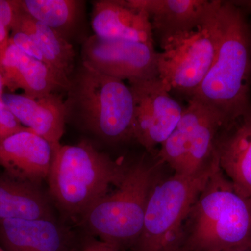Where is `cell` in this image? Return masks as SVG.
<instances>
[{
	"mask_svg": "<svg viewBox=\"0 0 251 251\" xmlns=\"http://www.w3.org/2000/svg\"><path fill=\"white\" fill-rule=\"evenodd\" d=\"M219 16L215 59L191 99L215 113L224 128L251 112V57L246 13L233 1H222Z\"/></svg>",
	"mask_w": 251,
	"mask_h": 251,
	"instance_id": "1",
	"label": "cell"
},
{
	"mask_svg": "<svg viewBox=\"0 0 251 251\" xmlns=\"http://www.w3.org/2000/svg\"><path fill=\"white\" fill-rule=\"evenodd\" d=\"M64 100L66 122L117 143L133 139L135 101L129 85L81 62L69 77Z\"/></svg>",
	"mask_w": 251,
	"mask_h": 251,
	"instance_id": "2",
	"label": "cell"
},
{
	"mask_svg": "<svg viewBox=\"0 0 251 251\" xmlns=\"http://www.w3.org/2000/svg\"><path fill=\"white\" fill-rule=\"evenodd\" d=\"M180 250L223 251L251 241V201L219 168L186 218Z\"/></svg>",
	"mask_w": 251,
	"mask_h": 251,
	"instance_id": "3",
	"label": "cell"
},
{
	"mask_svg": "<svg viewBox=\"0 0 251 251\" xmlns=\"http://www.w3.org/2000/svg\"><path fill=\"white\" fill-rule=\"evenodd\" d=\"M48 182L50 193L64 212L80 217L112 186H118L126 168L100 152L90 142L52 147Z\"/></svg>",
	"mask_w": 251,
	"mask_h": 251,
	"instance_id": "4",
	"label": "cell"
},
{
	"mask_svg": "<svg viewBox=\"0 0 251 251\" xmlns=\"http://www.w3.org/2000/svg\"><path fill=\"white\" fill-rule=\"evenodd\" d=\"M220 168L216 150L211 161L193 175L175 173L154 184L147 204L143 228L134 251H176L181 249L183 226L211 176Z\"/></svg>",
	"mask_w": 251,
	"mask_h": 251,
	"instance_id": "5",
	"label": "cell"
},
{
	"mask_svg": "<svg viewBox=\"0 0 251 251\" xmlns=\"http://www.w3.org/2000/svg\"><path fill=\"white\" fill-rule=\"evenodd\" d=\"M153 171L154 167L144 160L127 168L117 189L81 216L84 227L119 251L133 247L143 230L149 196L155 184Z\"/></svg>",
	"mask_w": 251,
	"mask_h": 251,
	"instance_id": "6",
	"label": "cell"
},
{
	"mask_svg": "<svg viewBox=\"0 0 251 251\" xmlns=\"http://www.w3.org/2000/svg\"><path fill=\"white\" fill-rule=\"evenodd\" d=\"M220 7L197 29L160 41L158 77L170 92L188 100L197 92L215 59L221 37Z\"/></svg>",
	"mask_w": 251,
	"mask_h": 251,
	"instance_id": "7",
	"label": "cell"
},
{
	"mask_svg": "<svg viewBox=\"0 0 251 251\" xmlns=\"http://www.w3.org/2000/svg\"><path fill=\"white\" fill-rule=\"evenodd\" d=\"M222 128L215 113L190 99L179 123L160 147L158 163H167L177 174H196L212 158Z\"/></svg>",
	"mask_w": 251,
	"mask_h": 251,
	"instance_id": "8",
	"label": "cell"
},
{
	"mask_svg": "<svg viewBox=\"0 0 251 251\" xmlns=\"http://www.w3.org/2000/svg\"><path fill=\"white\" fill-rule=\"evenodd\" d=\"M81 57L94 70L129 84L158 77L154 45L109 40L94 34L84 41Z\"/></svg>",
	"mask_w": 251,
	"mask_h": 251,
	"instance_id": "9",
	"label": "cell"
},
{
	"mask_svg": "<svg viewBox=\"0 0 251 251\" xmlns=\"http://www.w3.org/2000/svg\"><path fill=\"white\" fill-rule=\"evenodd\" d=\"M134 97L133 139L151 152L174 130L184 108L159 77L129 84Z\"/></svg>",
	"mask_w": 251,
	"mask_h": 251,
	"instance_id": "10",
	"label": "cell"
},
{
	"mask_svg": "<svg viewBox=\"0 0 251 251\" xmlns=\"http://www.w3.org/2000/svg\"><path fill=\"white\" fill-rule=\"evenodd\" d=\"M148 13L160 41L201 27L219 9L220 0H126Z\"/></svg>",
	"mask_w": 251,
	"mask_h": 251,
	"instance_id": "11",
	"label": "cell"
},
{
	"mask_svg": "<svg viewBox=\"0 0 251 251\" xmlns=\"http://www.w3.org/2000/svg\"><path fill=\"white\" fill-rule=\"evenodd\" d=\"M52 156V145L27 128L0 141V166L34 184L47 179Z\"/></svg>",
	"mask_w": 251,
	"mask_h": 251,
	"instance_id": "12",
	"label": "cell"
},
{
	"mask_svg": "<svg viewBox=\"0 0 251 251\" xmlns=\"http://www.w3.org/2000/svg\"><path fill=\"white\" fill-rule=\"evenodd\" d=\"M91 25L94 35L101 39L154 45V36L148 13L130 6L126 0L94 1Z\"/></svg>",
	"mask_w": 251,
	"mask_h": 251,
	"instance_id": "13",
	"label": "cell"
},
{
	"mask_svg": "<svg viewBox=\"0 0 251 251\" xmlns=\"http://www.w3.org/2000/svg\"><path fill=\"white\" fill-rule=\"evenodd\" d=\"M216 151L221 171L251 201V112L221 128Z\"/></svg>",
	"mask_w": 251,
	"mask_h": 251,
	"instance_id": "14",
	"label": "cell"
},
{
	"mask_svg": "<svg viewBox=\"0 0 251 251\" xmlns=\"http://www.w3.org/2000/svg\"><path fill=\"white\" fill-rule=\"evenodd\" d=\"M1 100L23 126L49 142L60 144L65 127L64 100L59 93L34 98L26 94L3 93Z\"/></svg>",
	"mask_w": 251,
	"mask_h": 251,
	"instance_id": "15",
	"label": "cell"
},
{
	"mask_svg": "<svg viewBox=\"0 0 251 251\" xmlns=\"http://www.w3.org/2000/svg\"><path fill=\"white\" fill-rule=\"evenodd\" d=\"M4 251H71L72 237L54 218L10 219L0 223Z\"/></svg>",
	"mask_w": 251,
	"mask_h": 251,
	"instance_id": "16",
	"label": "cell"
},
{
	"mask_svg": "<svg viewBox=\"0 0 251 251\" xmlns=\"http://www.w3.org/2000/svg\"><path fill=\"white\" fill-rule=\"evenodd\" d=\"M54 218L39 185L0 172V223L10 219Z\"/></svg>",
	"mask_w": 251,
	"mask_h": 251,
	"instance_id": "17",
	"label": "cell"
},
{
	"mask_svg": "<svg viewBox=\"0 0 251 251\" xmlns=\"http://www.w3.org/2000/svg\"><path fill=\"white\" fill-rule=\"evenodd\" d=\"M14 27L29 34L39 46L46 64L69 79L75 68V52L74 46L67 39L57 31L30 17L21 9Z\"/></svg>",
	"mask_w": 251,
	"mask_h": 251,
	"instance_id": "18",
	"label": "cell"
},
{
	"mask_svg": "<svg viewBox=\"0 0 251 251\" xmlns=\"http://www.w3.org/2000/svg\"><path fill=\"white\" fill-rule=\"evenodd\" d=\"M23 12L29 15L69 41L83 20L85 1L80 0H24L19 1Z\"/></svg>",
	"mask_w": 251,
	"mask_h": 251,
	"instance_id": "19",
	"label": "cell"
},
{
	"mask_svg": "<svg viewBox=\"0 0 251 251\" xmlns=\"http://www.w3.org/2000/svg\"><path fill=\"white\" fill-rule=\"evenodd\" d=\"M69 79L46 63L29 57L21 51L17 68L16 89L34 98L67 92Z\"/></svg>",
	"mask_w": 251,
	"mask_h": 251,
	"instance_id": "20",
	"label": "cell"
},
{
	"mask_svg": "<svg viewBox=\"0 0 251 251\" xmlns=\"http://www.w3.org/2000/svg\"><path fill=\"white\" fill-rule=\"evenodd\" d=\"M12 29L14 31L10 39L16 47L29 57L46 63L39 46L33 38L27 33L18 28L14 27Z\"/></svg>",
	"mask_w": 251,
	"mask_h": 251,
	"instance_id": "21",
	"label": "cell"
},
{
	"mask_svg": "<svg viewBox=\"0 0 251 251\" xmlns=\"http://www.w3.org/2000/svg\"><path fill=\"white\" fill-rule=\"evenodd\" d=\"M16 125V117L0 100V141L14 134Z\"/></svg>",
	"mask_w": 251,
	"mask_h": 251,
	"instance_id": "22",
	"label": "cell"
},
{
	"mask_svg": "<svg viewBox=\"0 0 251 251\" xmlns=\"http://www.w3.org/2000/svg\"><path fill=\"white\" fill-rule=\"evenodd\" d=\"M82 251H120L115 246L97 239H89L82 246Z\"/></svg>",
	"mask_w": 251,
	"mask_h": 251,
	"instance_id": "23",
	"label": "cell"
},
{
	"mask_svg": "<svg viewBox=\"0 0 251 251\" xmlns=\"http://www.w3.org/2000/svg\"><path fill=\"white\" fill-rule=\"evenodd\" d=\"M8 31H9V29H7L0 23V51L2 50L9 42V38L8 36Z\"/></svg>",
	"mask_w": 251,
	"mask_h": 251,
	"instance_id": "24",
	"label": "cell"
},
{
	"mask_svg": "<svg viewBox=\"0 0 251 251\" xmlns=\"http://www.w3.org/2000/svg\"><path fill=\"white\" fill-rule=\"evenodd\" d=\"M223 251H251V241L245 243L242 245L237 246V247L231 248V249Z\"/></svg>",
	"mask_w": 251,
	"mask_h": 251,
	"instance_id": "25",
	"label": "cell"
},
{
	"mask_svg": "<svg viewBox=\"0 0 251 251\" xmlns=\"http://www.w3.org/2000/svg\"><path fill=\"white\" fill-rule=\"evenodd\" d=\"M4 86V78H3L2 74H1V72H0V100L1 99V96H2L3 93V87Z\"/></svg>",
	"mask_w": 251,
	"mask_h": 251,
	"instance_id": "26",
	"label": "cell"
},
{
	"mask_svg": "<svg viewBox=\"0 0 251 251\" xmlns=\"http://www.w3.org/2000/svg\"><path fill=\"white\" fill-rule=\"evenodd\" d=\"M249 48H250L251 57V23L249 22Z\"/></svg>",
	"mask_w": 251,
	"mask_h": 251,
	"instance_id": "27",
	"label": "cell"
},
{
	"mask_svg": "<svg viewBox=\"0 0 251 251\" xmlns=\"http://www.w3.org/2000/svg\"><path fill=\"white\" fill-rule=\"evenodd\" d=\"M0 251H4L1 247H0Z\"/></svg>",
	"mask_w": 251,
	"mask_h": 251,
	"instance_id": "28",
	"label": "cell"
},
{
	"mask_svg": "<svg viewBox=\"0 0 251 251\" xmlns=\"http://www.w3.org/2000/svg\"><path fill=\"white\" fill-rule=\"evenodd\" d=\"M181 251V250H179V251Z\"/></svg>",
	"mask_w": 251,
	"mask_h": 251,
	"instance_id": "29",
	"label": "cell"
}]
</instances>
